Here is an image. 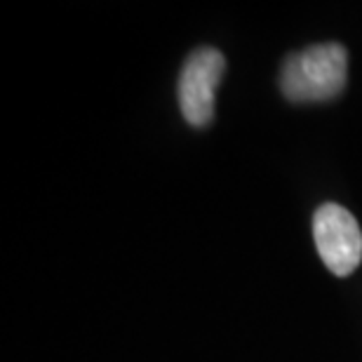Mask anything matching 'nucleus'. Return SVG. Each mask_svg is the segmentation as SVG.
I'll list each match as a JSON object with an SVG mask.
<instances>
[{
  "instance_id": "obj_3",
  "label": "nucleus",
  "mask_w": 362,
  "mask_h": 362,
  "mask_svg": "<svg viewBox=\"0 0 362 362\" xmlns=\"http://www.w3.org/2000/svg\"><path fill=\"white\" fill-rule=\"evenodd\" d=\"M223 54L214 47H198L186 59L179 76V106L188 125L205 127L214 115L216 88L221 83Z\"/></svg>"
},
{
  "instance_id": "obj_1",
  "label": "nucleus",
  "mask_w": 362,
  "mask_h": 362,
  "mask_svg": "<svg viewBox=\"0 0 362 362\" xmlns=\"http://www.w3.org/2000/svg\"><path fill=\"white\" fill-rule=\"evenodd\" d=\"M349 81V54L339 42L310 45L289 54L280 71V90L289 101L334 99Z\"/></svg>"
},
{
  "instance_id": "obj_2",
  "label": "nucleus",
  "mask_w": 362,
  "mask_h": 362,
  "mask_svg": "<svg viewBox=\"0 0 362 362\" xmlns=\"http://www.w3.org/2000/svg\"><path fill=\"white\" fill-rule=\"evenodd\" d=\"M313 238L325 266L344 278L362 262V230L356 216L337 202H325L313 216Z\"/></svg>"
}]
</instances>
